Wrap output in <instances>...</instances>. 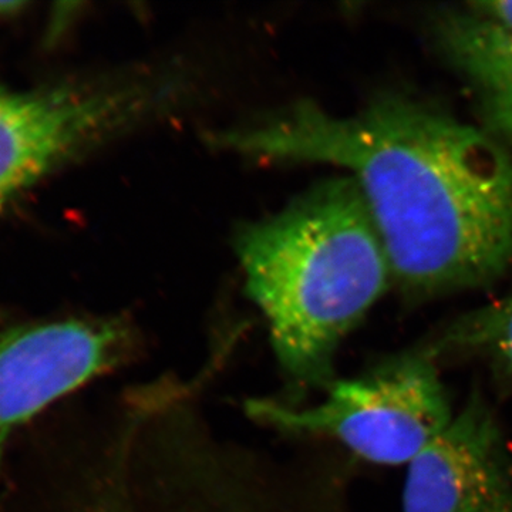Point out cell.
<instances>
[{
  "instance_id": "cell-3",
  "label": "cell",
  "mask_w": 512,
  "mask_h": 512,
  "mask_svg": "<svg viewBox=\"0 0 512 512\" xmlns=\"http://www.w3.org/2000/svg\"><path fill=\"white\" fill-rule=\"evenodd\" d=\"M440 365L419 342L383 357L362 375L332 380L313 406L295 409L262 400L249 403L248 410L276 429L338 441L367 463L407 467L456 414Z\"/></svg>"
},
{
  "instance_id": "cell-10",
  "label": "cell",
  "mask_w": 512,
  "mask_h": 512,
  "mask_svg": "<svg viewBox=\"0 0 512 512\" xmlns=\"http://www.w3.org/2000/svg\"><path fill=\"white\" fill-rule=\"evenodd\" d=\"M23 3L20 2H0V15L3 13H12L22 8Z\"/></svg>"
},
{
  "instance_id": "cell-9",
  "label": "cell",
  "mask_w": 512,
  "mask_h": 512,
  "mask_svg": "<svg viewBox=\"0 0 512 512\" xmlns=\"http://www.w3.org/2000/svg\"><path fill=\"white\" fill-rule=\"evenodd\" d=\"M464 9L497 28L512 33V0L467 3Z\"/></svg>"
},
{
  "instance_id": "cell-5",
  "label": "cell",
  "mask_w": 512,
  "mask_h": 512,
  "mask_svg": "<svg viewBox=\"0 0 512 512\" xmlns=\"http://www.w3.org/2000/svg\"><path fill=\"white\" fill-rule=\"evenodd\" d=\"M128 348L127 329L113 320L0 326V458L19 427L119 365Z\"/></svg>"
},
{
  "instance_id": "cell-2",
  "label": "cell",
  "mask_w": 512,
  "mask_h": 512,
  "mask_svg": "<svg viewBox=\"0 0 512 512\" xmlns=\"http://www.w3.org/2000/svg\"><path fill=\"white\" fill-rule=\"evenodd\" d=\"M235 244L286 376L299 390L328 386L340 343L393 284L355 180L320 181Z\"/></svg>"
},
{
  "instance_id": "cell-8",
  "label": "cell",
  "mask_w": 512,
  "mask_h": 512,
  "mask_svg": "<svg viewBox=\"0 0 512 512\" xmlns=\"http://www.w3.org/2000/svg\"><path fill=\"white\" fill-rule=\"evenodd\" d=\"M440 363L471 360L512 393V288L501 298L457 316L421 340Z\"/></svg>"
},
{
  "instance_id": "cell-1",
  "label": "cell",
  "mask_w": 512,
  "mask_h": 512,
  "mask_svg": "<svg viewBox=\"0 0 512 512\" xmlns=\"http://www.w3.org/2000/svg\"><path fill=\"white\" fill-rule=\"evenodd\" d=\"M215 147L335 165L355 180L393 284L431 299L493 285L512 265V154L471 126L403 94L350 116L298 101L208 134Z\"/></svg>"
},
{
  "instance_id": "cell-4",
  "label": "cell",
  "mask_w": 512,
  "mask_h": 512,
  "mask_svg": "<svg viewBox=\"0 0 512 512\" xmlns=\"http://www.w3.org/2000/svg\"><path fill=\"white\" fill-rule=\"evenodd\" d=\"M160 84L0 89V207L86 148L116 136L163 101Z\"/></svg>"
},
{
  "instance_id": "cell-7",
  "label": "cell",
  "mask_w": 512,
  "mask_h": 512,
  "mask_svg": "<svg viewBox=\"0 0 512 512\" xmlns=\"http://www.w3.org/2000/svg\"><path fill=\"white\" fill-rule=\"evenodd\" d=\"M434 37L473 90L484 130L511 151L512 33L458 9L437 19Z\"/></svg>"
},
{
  "instance_id": "cell-6",
  "label": "cell",
  "mask_w": 512,
  "mask_h": 512,
  "mask_svg": "<svg viewBox=\"0 0 512 512\" xmlns=\"http://www.w3.org/2000/svg\"><path fill=\"white\" fill-rule=\"evenodd\" d=\"M402 512H512V450L480 390L407 466Z\"/></svg>"
},
{
  "instance_id": "cell-11",
  "label": "cell",
  "mask_w": 512,
  "mask_h": 512,
  "mask_svg": "<svg viewBox=\"0 0 512 512\" xmlns=\"http://www.w3.org/2000/svg\"><path fill=\"white\" fill-rule=\"evenodd\" d=\"M93 512H116L113 507H109V505H101V507L97 508L96 511Z\"/></svg>"
}]
</instances>
